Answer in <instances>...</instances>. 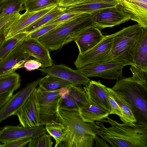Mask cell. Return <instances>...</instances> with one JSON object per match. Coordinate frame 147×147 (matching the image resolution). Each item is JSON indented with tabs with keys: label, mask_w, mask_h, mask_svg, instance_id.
<instances>
[{
	"label": "cell",
	"mask_w": 147,
	"mask_h": 147,
	"mask_svg": "<svg viewBox=\"0 0 147 147\" xmlns=\"http://www.w3.org/2000/svg\"><path fill=\"white\" fill-rule=\"evenodd\" d=\"M38 69L43 73L62 78L76 86H85L90 80L78 69H74L63 64L53 65L49 67Z\"/></svg>",
	"instance_id": "obj_12"
},
{
	"label": "cell",
	"mask_w": 147,
	"mask_h": 147,
	"mask_svg": "<svg viewBox=\"0 0 147 147\" xmlns=\"http://www.w3.org/2000/svg\"><path fill=\"white\" fill-rule=\"evenodd\" d=\"M39 79L28 84L10 98L0 109V123L9 117L16 115L33 90L38 85Z\"/></svg>",
	"instance_id": "obj_11"
},
{
	"label": "cell",
	"mask_w": 147,
	"mask_h": 147,
	"mask_svg": "<svg viewBox=\"0 0 147 147\" xmlns=\"http://www.w3.org/2000/svg\"><path fill=\"white\" fill-rule=\"evenodd\" d=\"M30 137H25L8 141L1 144V147H25L31 140Z\"/></svg>",
	"instance_id": "obj_37"
},
{
	"label": "cell",
	"mask_w": 147,
	"mask_h": 147,
	"mask_svg": "<svg viewBox=\"0 0 147 147\" xmlns=\"http://www.w3.org/2000/svg\"><path fill=\"white\" fill-rule=\"evenodd\" d=\"M120 5L130 17L144 28H147V0H120Z\"/></svg>",
	"instance_id": "obj_18"
},
{
	"label": "cell",
	"mask_w": 147,
	"mask_h": 147,
	"mask_svg": "<svg viewBox=\"0 0 147 147\" xmlns=\"http://www.w3.org/2000/svg\"><path fill=\"white\" fill-rule=\"evenodd\" d=\"M134 65L147 71V28H143L138 40L134 54Z\"/></svg>",
	"instance_id": "obj_22"
},
{
	"label": "cell",
	"mask_w": 147,
	"mask_h": 147,
	"mask_svg": "<svg viewBox=\"0 0 147 147\" xmlns=\"http://www.w3.org/2000/svg\"><path fill=\"white\" fill-rule=\"evenodd\" d=\"M81 14L82 13L65 12L49 22L44 26L63 22L75 18Z\"/></svg>",
	"instance_id": "obj_36"
},
{
	"label": "cell",
	"mask_w": 147,
	"mask_h": 147,
	"mask_svg": "<svg viewBox=\"0 0 147 147\" xmlns=\"http://www.w3.org/2000/svg\"><path fill=\"white\" fill-rule=\"evenodd\" d=\"M5 39L4 35L0 36V44Z\"/></svg>",
	"instance_id": "obj_44"
},
{
	"label": "cell",
	"mask_w": 147,
	"mask_h": 147,
	"mask_svg": "<svg viewBox=\"0 0 147 147\" xmlns=\"http://www.w3.org/2000/svg\"><path fill=\"white\" fill-rule=\"evenodd\" d=\"M94 0H60L59 6L65 8L85 3Z\"/></svg>",
	"instance_id": "obj_38"
},
{
	"label": "cell",
	"mask_w": 147,
	"mask_h": 147,
	"mask_svg": "<svg viewBox=\"0 0 147 147\" xmlns=\"http://www.w3.org/2000/svg\"><path fill=\"white\" fill-rule=\"evenodd\" d=\"M41 65V63L37 60L30 59L25 61L23 64V67L28 71H30L38 69Z\"/></svg>",
	"instance_id": "obj_39"
},
{
	"label": "cell",
	"mask_w": 147,
	"mask_h": 147,
	"mask_svg": "<svg viewBox=\"0 0 147 147\" xmlns=\"http://www.w3.org/2000/svg\"><path fill=\"white\" fill-rule=\"evenodd\" d=\"M78 111L83 120L89 122L101 121L110 115L109 112L90 103L80 108Z\"/></svg>",
	"instance_id": "obj_23"
},
{
	"label": "cell",
	"mask_w": 147,
	"mask_h": 147,
	"mask_svg": "<svg viewBox=\"0 0 147 147\" xmlns=\"http://www.w3.org/2000/svg\"><path fill=\"white\" fill-rule=\"evenodd\" d=\"M19 45L25 53L35 58L41 63V68L49 67L53 65L49 50L38 39L25 38Z\"/></svg>",
	"instance_id": "obj_13"
},
{
	"label": "cell",
	"mask_w": 147,
	"mask_h": 147,
	"mask_svg": "<svg viewBox=\"0 0 147 147\" xmlns=\"http://www.w3.org/2000/svg\"><path fill=\"white\" fill-rule=\"evenodd\" d=\"M59 1L60 0H25L24 7L27 12H34L54 5H58Z\"/></svg>",
	"instance_id": "obj_30"
},
{
	"label": "cell",
	"mask_w": 147,
	"mask_h": 147,
	"mask_svg": "<svg viewBox=\"0 0 147 147\" xmlns=\"http://www.w3.org/2000/svg\"><path fill=\"white\" fill-rule=\"evenodd\" d=\"M143 28L137 24L115 33L111 51L113 60L124 66L134 64L136 49Z\"/></svg>",
	"instance_id": "obj_5"
},
{
	"label": "cell",
	"mask_w": 147,
	"mask_h": 147,
	"mask_svg": "<svg viewBox=\"0 0 147 147\" xmlns=\"http://www.w3.org/2000/svg\"><path fill=\"white\" fill-rule=\"evenodd\" d=\"M130 68L133 74L132 78L147 87V71H144L134 65Z\"/></svg>",
	"instance_id": "obj_34"
},
{
	"label": "cell",
	"mask_w": 147,
	"mask_h": 147,
	"mask_svg": "<svg viewBox=\"0 0 147 147\" xmlns=\"http://www.w3.org/2000/svg\"><path fill=\"white\" fill-rule=\"evenodd\" d=\"M94 26L90 14H81L64 22L40 37L38 40L50 51H55L74 41L85 30Z\"/></svg>",
	"instance_id": "obj_3"
},
{
	"label": "cell",
	"mask_w": 147,
	"mask_h": 147,
	"mask_svg": "<svg viewBox=\"0 0 147 147\" xmlns=\"http://www.w3.org/2000/svg\"><path fill=\"white\" fill-rule=\"evenodd\" d=\"M96 123L99 126L97 136L112 147H147V126L121 124L108 116Z\"/></svg>",
	"instance_id": "obj_2"
},
{
	"label": "cell",
	"mask_w": 147,
	"mask_h": 147,
	"mask_svg": "<svg viewBox=\"0 0 147 147\" xmlns=\"http://www.w3.org/2000/svg\"><path fill=\"white\" fill-rule=\"evenodd\" d=\"M20 76L17 73H13L0 77V94L13 92L20 86Z\"/></svg>",
	"instance_id": "obj_26"
},
{
	"label": "cell",
	"mask_w": 147,
	"mask_h": 147,
	"mask_svg": "<svg viewBox=\"0 0 147 147\" xmlns=\"http://www.w3.org/2000/svg\"><path fill=\"white\" fill-rule=\"evenodd\" d=\"M57 124L65 134L66 140L58 147H92L99 126L94 122H87L81 117L78 110L58 108Z\"/></svg>",
	"instance_id": "obj_1"
},
{
	"label": "cell",
	"mask_w": 147,
	"mask_h": 147,
	"mask_svg": "<svg viewBox=\"0 0 147 147\" xmlns=\"http://www.w3.org/2000/svg\"><path fill=\"white\" fill-rule=\"evenodd\" d=\"M25 0H0V16L12 13H19L25 9L23 6Z\"/></svg>",
	"instance_id": "obj_29"
},
{
	"label": "cell",
	"mask_w": 147,
	"mask_h": 147,
	"mask_svg": "<svg viewBox=\"0 0 147 147\" xmlns=\"http://www.w3.org/2000/svg\"><path fill=\"white\" fill-rule=\"evenodd\" d=\"M90 16L93 26L100 30L119 25L130 20L129 16L120 5L96 11Z\"/></svg>",
	"instance_id": "obj_8"
},
{
	"label": "cell",
	"mask_w": 147,
	"mask_h": 147,
	"mask_svg": "<svg viewBox=\"0 0 147 147\" xmlns=\"http://www.w3.org/2000/svg\"><path fill=\"white\" fill-rule=\"evenodd\" d=\"M51 136L46 133L32 138L28 143V147H51L53 142Z\"/></svg>",
	"instance_id": "obj_33"
},
{
	"label": "cell",
	"mask_w": 147,
	"mask_h": 147,
	"mask_svg": "<svg viewBox=\"0 0 147 147\" xmlns=\"http://www.w3.org/2000/svg\"><path fill=\"white\" fill-rule=\"evenodd\" d=\"M57 5H54L42 10L32 12L26 11L9 27L5 32V40L8 39L21 33L27 26L49 12Z\"/></svg>",
	"instance_id": "obj_16"
},
{
	"label": "cell",
	"mask_w": 147,
	"mask_h": 147,
	"mask_svg": "<svg viewBox=\"0 0 147 147\" xmlns=\"http://www.w3.org/2000/svg\"><path fill=\"white\" fill-rule=\"evenodd\" d=\"M27 34L22 32L8 39H5L0 44V61L17 47Z\"/></svg>",
	"instance_id": "obj_28"
},
{
	"label": "cell",
	"mask_w": 147,
	"mask_h": 147,
	"mask_svg": "<svg viewBox=\"0 0 147 147\" xmlns=\"http://www.w3.org/2000/svg\"><path fill=\"white\" fill-rule=\"evenodd\" d=\"M120 0H94L71 7L65 12L91 14L96 11L120 5Z\"/></svg>",
	"instance_id": "obj_21"
},
{
	"label": "cell",
	"mask_w": 147,
	"mask_h": 147,
	"mask_svg": "<svg viewBox=\"0 0 147 147\" xmlns=\"http://www.w3.org/2000/svg\"><path fill=\"white\" fill-rule=\"evenodd\" d=\"M13 93L6 92L0 94V109L12 96Z\"/></svg>",
	"instance_id": "obj_41"
},
{
	"label": "cell",
	"mask_w": 147,
	"mask_h": 147,
	"mask_svg": "<svg viewBox=\"0 0 147 147\" xmlns=\"http://www.w3.org/2000/svg\"><path fill=\"white\" fill-rule=\"evenodd\" d=\"M46 132L43 125L33 127H25L19 125H7L0 129V142L4 144L8 141L27 137L33 138Z\"/></svg>",
	"instance_id": "obj_14"
},
{
	"label": "cell",
	"mask_w": 147,
	"mask_h": 147,
	"mask_svg": "<svg viewBox=\"0 0 147 147\" xmlns=\"http://www.w3.org/2000/svg\"><path fill=\"white\" fill-rule=\"evenodd\" d=\"M67 87L69 91V95L66 99H61L58 107L59 109L78 110L80 108L90 103L84 89L72 84Z\"/></svg>",
	"instance_id": "obj_19"
},
{
	"label": "cell",
	"mask_w": 147,
	"mask_h": 147,
	"mask_svg": "<svg viewBox=\"0 0 147 147\" xmlns=\"http://www.w3.org/2000/svg\"><path fill=\"white\" fill-rule=\"evenodd\" d=\"M108 98L111 107L110 115L113 114L117 115L120 118L121 117V113L119 105L110 94Z\"/></svg>",
	"instance_id": "obj_40"
},
{
	"label": "cell",
	"mask_w": 147,
	"mask_h": 147,
	"mask_svg": "<svg viewBox=\"0 0 147 147\" xmlns=\"http://www.w3.org/2000/svg\"><path fill=\"white\" fill-rule=\"evenodd\" d=\"M58 92L61 99L66 98L69 94V91L67 86L61 88L59 89Z\"/></svg>",
	"instance_id": "obj_43"
},
{
	"label": "cell",
	"mask_w": 147,
	"mask_h": 147,
	"mask_svg": "<svg viewBox=\"0 0 147 147\" xmlns=\"http://www.w3.org/2000/svg\"><path fill=\"white\" fill-rule=\"evenodd\" d=\"M36 88L16 114L20 124L24 127H33L40 126L39 107Z\"/></svg>",
	"instance_id": "obj_10"
},
{
	"label": "cell",
	"mask_w": 147,
	"mask_h": 147,
	"mask_svg": "<svg viewBox=\"0 0 147 147\" xmlns=\"http://www.w3.org/2000/svg\"><path fill=\"white\" fill-rule=\"evenodd\" d=\"M83 89L90 103L110 113L111 107L108 98L110 94L107 87L100 81L90 80Z\"/></svg>",
	"instance_id": "obj_15"
},
{
	"label": "cell",
	"mask_w": 147,
	"mask_h": 147,
	"mask_svg": "<svg viewBox=\"0 0 147 147\" xmlns=\"http://www.w3.org/2000/svg\"><path fill=\"white\" fill-rule=\"evenodd\" d=\"M66 8L57 5L49 12L27 26L22 33L31 32L45 25L48 22L65 12Z\"/></svg>",
	"instance_id": "obj_25"
},
{
	"label": "cell",
	"mask_w": 147,
	"mask_h": 147,
	"mask_svg": "<svg viewBox=\"0 0 147 147\" xmlns=\"http://www.w3.org/2000/svg\"><path fill=\"white\" fill-rule=\"evenodd\" d=\"M19 44L0 61V77L15 72L17 69L23 67L26 60L31 59L32 57L22 51Z\"/></svg>",
	"instance_id": "obj_17"
},
{
	"label": "cell",
	"mask_w": 147,
	"mask_h": 147,
	"mask_svg": "<svg viewBox=\"0 0 147 147\" xmlns=\"http://www.w3.org/2000/svg\"><path fill=\"white\" fill-rule=\"evenodd\" d=\"M59 89L50 91L39 86L36 88L39 107L40 126L56 124V113L61 98L59 93Z\"/></svg>",
	"instance_id": "obj_6"
},
{
	"label": "cell",
	"mask_w": 147,
	"mask_h": 147,
	"mask_svg": "<svg viewBox=\"0 0 147 147\" xmlns=\"http://www.w3.org/2000/svg\"><path fill=\"white\" fill-rule=\"evenodd\" d=\"M71 84H72L68 81L49 74H47L39 79L38 82L39 86L50 91L55 90Z\"/></svg>",
	"instance_id": "obj_27"
},
{
	"label": "cell",
	"mask_w": 147,
	"mask_h": 147,
	"mask_svg": "<svg viewBox=\"0 0 147 147\" xmlns=\"http://www.w3.org/2000/svg\"><path fill=\"white\" fill-rule=\"evenodd\" d=\"M115 33L105 36L93 48L78 55L74 65L77 69L90 64L107 62L113 59L111 49Z\"/></svg>",
	"instance_id": "obj_7"
},
{
	"label": "cell",
	"mask_w": 147,
	"mask_h": 147,
	"mask_svg": "<svg viewBox=\"0 0 147 147\" xmlns=\"http://www.w3.org/2000/svg\"><path fill=\"white\" fill-rule=\"evenodd\" d=\"M111 88L131 106L137 123L147 126V87L130 77L117 80Z\"/></svg>",
	"instance_id": "obj_4"
},
{
	"label": "cell",
	"mask_w": 147,
	"mask_h": 147,
	"mask_svg": "<svg viewBox=\"0 0 147 147\" xmlns=\"http://www.w3.org/2000/svg\"><path fill=\"white\" fill-rule=\"evenodd\" d=\"M63 23V22L44 26L31 32L27 34L25 38L38 39L40 37Z\"/></svg>",
	"instance_id": "obj_35"
},
{
	"label": "cell",
	"mask_w": 147,
	"mask_h": 147,
	"mask_svg": "<svg viewBox=\"0 0 147 147\" xmlns=\"http://www.w3.org/2000/svg\"><path fill=\"white\" fill-rule=\"evenodd\" d=\"M1 144L0 143V147H1Z\"/></svg>",
	"instance_id": "obj_45"
},
{
	"label": "cell",
	"mask_w": 147,
	"mask_h": 147,
	"mask_svg": "<svg viewBox=\"0 0 147 147\" xmlns=\"http://www.w3.org/2000/svg\"><path fill=\"white\" fill-rule=\"evenodd\" d=\"M45 126L46 131L55 140V147H58L60 144L65 141L66 134L60 125L57 124L55 125Z\"/></svg>",
	"instance_id": "obj_31"
},
{
	"label": "cell",
	"mask_w": 147,
	"mask_h": 147,
	"mask_svg": "<svg viewBox=\"0 0 147 147\" xmlns=\"http://www.w3.org/2000/svg\"><path fill=\"white\" fill-rule=\"evenodd\" d=\"M107 89L120 108L121 113V120L125 123L135 125L137 122L132 112L131 106L111 88L107 87Z\"/></svg>",
	"instance_id": "obj_24"
},
{
	"label": "cell",
	"mask_w": 147,
	"mask_h": 147,
	"mask_svg": "<svg viewBox=\"0 0 147 147\" xmlns=\"http://www.w3.org/2000/svg\"><path fill=\"white\" fill-rule=\"evenodd\" d=\"M105 36L100 30L92 26L83 31L74 41L78 47L79 53L82 54L96 46Z\"/></svg>",
	"instance_id": "obj_20"
},
{
	"label": "cell",
	"mask_w": 147,
	"mask_h": 147,
	"mask_svg": "<svg viewBox=\"0 0 147 147\" xmlns=\"http://www.w3.org/2000/svg\"><path fill=\"white\" fill-rule=\"evenodd\" d=\"M124 65L113 60L104 62L90 64L78 69L88 77H97L109 80L122 78Z\"/></svg>",
	"instance_id": "obj_9"
},
{
	"label": "cell",
	"mask_w": 147,
	"mask_h": 147,
	"mask_svg": "<svg viewBox=\"0 0 147 147\" xmlns=\"http://www.w3.org/2000/svg\"><path fill=\"white\" fill-rule=\"evenodd\" d=\"M95 147H111V146L108 145L106 142V141L100 138L98 136L96 135L95 138Z\"/></svg>",
	"instance_id": "obj_42"
},
{
	"label": "cell",
	"mask_w": 147,
	"mask_h": 147,
	"mask_svg": "<svg viewBox=\"0 0 147 147\" xmlns=\"http://www.w3.org/2000/svg\"><path fill=\"white\" fill-rule=\"evenodd\" d=\"M21 15L19 13H18L0 16V36L4 35L5 32L13 23L20 18Z\"/></svg>",
	"instance_id": "obj_32"
}]
</instances>
